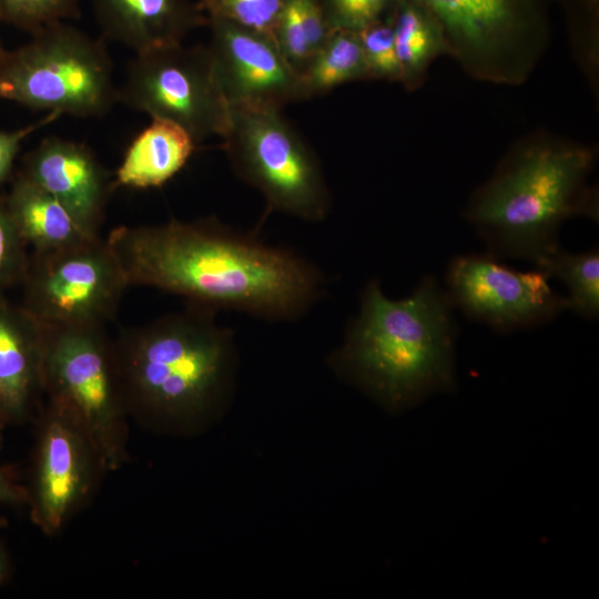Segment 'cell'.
<instances>
[{"label":"cell","instance_id":"cell-1","mask_svg":"<svg viewBox=\"0 0 599 599\" xmlns=\"http://www.w3.org/2000/svg\"><path fill=\"white\" fill-rule=\"evenodd\" d=\"M241 233L216 217L121 225L106 238L129 286H148L213 311L268 322L305 315L324 291L316 265L291 248Z\"/></svg>","mask_w":599,"mask_h":599},{"label":"cell","instance_id":"cell-2","mask_svg":"<svg viewBox=\"0 0 599 599\" xmlns=\"http://www.w3.org/2000/svg\"><path fill=\"white\" fill-rule=\"evenodd\" d=\"M454 305L433 276L402 300L387 297L378 280L361 295L333 365L390 412L414 407L456 388Z\"/></svg>","mask_w":599,"mask_h":599},{"label":"cell","instance_id":"cell-3","mask_svg":"<svg viewBox=\"0 0 599 599\" xmlns=\"http://www.w3.org/2000/svg\"><path fill=\"white\" fill-rule=\"evenodd\" d=\"M216 311L186 303L180 312L121 329L113 339L129 416L154 429L204 420L230 390L234 334Z\"/></svg>","mask_w":599,"mask_h":599},{"label":"cell","instance_id":"cell-4","mask_svg":"<svg viewBox=\"0 0 599 599\" xmlns=\"http://www.w3.org/2000/svg\"><path fill=\"white\" fill-rule=\"evenodd\" d=\"M593 149L538 135L516 145L491 179L471 196L466 219L495 257L524 258L541 266L560 250L564 221L598 220V200L587 177Z\"/></svg>","mask_w":599,"mask_h":599},{"label":"cell","instance_id":"cell-5","mask_svg":"<svg viewBox=\"0 0 599 599\" xmlns=\"http://www.w3.org/2000/svg\"><path fill=\"white\" fill-rule=\"evenodd\" d=\"M31 35L0 53V100L78 118L103 116L113 108L118 88L103 40L64 21Z\"/></svg>","mask_w":599,"mask_h":599},{"label":"cell","instance_id":"cell-6","mask_svg":"<svg viewBox=\"0 0 599 599\" xmlns=\"http://www.w3.org/2000/svg\"><path fill=\"white\" fill-rule=\"evenodd\" d=\"M222 139L235 174L266 202L258 225L272 212L309 223L326 220L332 199L322 166L282 109L230 106Z\"/></svg>","mask_w":599,"mask_h":599},{"label":"cell","instance_id":"cell-7","mask_svg":"<svg viewBox=\"0 0 599 599\" xmlns=\"http://www.w3.org/2000/svg\"><path fill=\"white\" fill-rule=\"evenodd\" d=\"M42 384L81 423L105 471L129 463V414L104 327L44 328Z\"/></svg>","mask_w":599,"mask_h":599},{"label":"cell","instance_id":"cell-8","mask_svg":"<svg viewBox=\"0 0 599 599\" xmlns=\"http://www.w3.org/2000/svg\"><path fill=\"white\" fill-rule=\"evenodd\" d=\"M22 287L23 309L43 328L104 327L129 287L106 238L32 251Z\"/></svg>","mask_w":599,"mask_h":599},{"label":"cell","instance_id":"cell-9","mask_svg":"<svg viewBox=\"0 0 599 599\" xmlns=\"http://www.w3.org/2000/svg\"><path fill=\"white\" fill-rule=\"evenodd\" d=\"M118 102L180 125L196 143L222 138L229 124L230 106L204 45L179 43L136 53L118 88Z\"/></svg>","mask_w":599,"mask_h":599},{"label":"cell","instance_id":"cell-10","mask_svg":"<svg viewBox=\"0 0 599 599\" xmlns=\"http://www.w3.org/2000/svg\"><path fill=\"white\" fill-rule=\"evenodd\" d=\"M104 471L99 451L78 418L48 400L40 416L28 489L32 522L47 536L58 534Z\"/></svg>","mask_w":599,"mask_h":599},{"label":"cell","instance_id":"cell-11","mask_svg":"<svg viewBox=\"0 0 599 599\" xmlns=\"http://www.w3.org/2000/svg\"><path fill=\"white\" fill-rule=\"evenodd\" d=\"M548 280L539 268L517 271L489 253L456 256L446 272L454 307L499 332L540 325L567 309V297Z\"/></svg>","mask_w":599,"mask_h":599},{"label":"cell","instance_id":"cell-12","mask_svg":"<svg viewBox=\"0 0 599 599\" xmlns=\"http://www.w3.org/2000/svg\"><path fill=\"white\" fill-rule=\"evenodd\" d=\"M209 50L229 106H272L307 100L301 75L274 39L231 21L207 17Z\"/></svg>","mask_w":599,"mask_h":599},{"label":"cell","instance_id":"cell-13","mask_svg":"<svg viewBox=\"0 0 599 599\" xmlns=\"http://www.w3.org/2000/svg\"><path fill=\"white\" fill-rule=\"evenodd\" d=\"M444 29L451 54L471 74L517 82L528 68L511 0H415Z\"/></svg>","mask_w":599,"mask_h":599},{"label":"cell","instance_id":"cell-14","mask_svg":"<svg viewBox=\"0 0 599 599\" xmlns=\"http://www.w3.org/2000/svg\"><path fill=\"white\" fill-rule=\"evenodd\" d=\"M19 173L50 192L89 233L99 235L114 181L87 145L49 136L26 154Z\"/></svg>","mask_w":599,"mask_h":599},{"label":"cell","instance_id":"cell-15","mask_svg":"<svg viewBox=\"0 0 599 599\" xmlns=\"http://www.w3.org/2000/svg\"><path fill=\"white\" fill-rule=\"evenodd\" d=\"M44 328L0 294V416L21 423L43 394Z\"/></svg>","mask_w":599,"mask_h":599},{"label":"cell","instance_id":"cell-16","mask_svg":"<svg viewBox=\"0 0 599 599\" xmlns=\"http://www.w3.org/2000/svg\"><path fill=\"white\" fill-rule=\"evenodd\" d=\"M104 38L136 53L182 43L196 27L207 22L191 0H91Z\"/></svg>","mask_w":599,"mask_h":599},{"label":"cell","instance_id":"cell-17","mask_svg":"<svg viewBox=\"0 0 599 599\" xmlns=\"http://www.w3.org/2000/svg\"><path fill=\"white\" fill-rule=\"evenodd\" d=\"M195 146V140L180 125L152 119L128 148L114 186L159 187L184 167Z\"/></svg>","mask_w":599,"mask_h":599},{"label":"cell","instance_id":"cell-18","mask_svg":"<svg viewBox=\"0 0 599 599\" xmlns=\"http://www.w3.org/2000/svg\"><path fill=\"white\" fill-rule=\"evenodd\" d=\"M6 201L20 234L32 251L59 250L99 236L83 229L50 192L19 172Z\"/></svg>","mask_w":599,"mask_h":599},{"label":"cell","instance_id":"cell-19","mask_svg":"<svg viewBox=\"0 0 599 599\" xmlns=\"http://www.w3.org/2000/svg\"><path fill=\"white\" fill-rule=\"evenodd\" d=\"M390 20L400 68V83L408 90L422 84L430 63L440 54L450 53L443 27L426 13L418 2L398 0Z\"/></svg>","mask_w":599,"mask_h":599},{"label":"cell","instance_id":"cell-20","mask_svg":"<svg viewBox=\"0 0 599 599\" xmlns=\"http://www.w3.org/2000/svg\"><path fill=\"white\" fill-rule=\"evenodd\" d=\"M307 99L369 79L358 32L332 31L301 74Z\"/></svg>","mask_w":599,"mask_h":599},{"label":"cell","instance_id":"cell-21","mask_svg":"<svg viewBox=\"0 0 599 599\" xmlns=\"http://www.w3.org/2000/svg\"><path fill=\"white\" fill-rule=\"evenodd\" d=\"M318 0H286L274 30V41L301 75L331 33Z\"/></svg>","mask_w":599,"mask_h":599},{"label":"cell","instance_id":"cell-22","mask_svg":"<svg viewBox=\"0 0 599 599\" xmlns=\"http://www.w3.org/2000/svg\"><path fill=\"white\" fill-rule=\"evenodd\" d=\"M549 277L561 280L568 287L567 309L587 319L599 315V251L598 247L583 253L558 250L541 266Z\"/></svg>","mask_w":599,"mask_h":599},{"label":"cell","instance_id":"cell-23","mask_svg":"<svg viewBox=\"0 0 599 599\" xmlns=\"http://www.w3.org/2000/svg\"><path fill=\"white\" fill-rule=\"evenodd\" d=\"M285 2L286 0H197L206 18H221L272 38Z\"/></svg>","mask_w":599,"mask_h":599},{"label":"cell","instance_id":"cell-24","mask_svg":"<svg viewBox=\"0 0 599 599\" xmlns=\"http://www.w3.org/2000/svg\"><path fill=\"white\" fill-rule=\"evenodd\" d=\"M80 0H0V23L30 32L79 16Z\"/></svg>","mask_w":599,"mask_h":599},{"label":"cell","instance_id":"cell-25","mask_svg":"<svg viewBox=\"0 0 599 599\" xmlns=\"http://www.w3.org/2000/svg\"><path fill=\"white\" fill-rule=\"evenodd\" d=\"M27 246L9 211L6 195H0V294L21 284L29 261Z\"/></svg>","mask_w":599,"mask_h":599},{"label":"cell","instance_id":"cell-26","mask_svg":"<svg viewBox=\"0 0 599 599\" xmlns=\"http://www.w3.org/2000/svg\"><path fill=\"white\" fill-rule=\"evenodd\" d=\"M369 79L400 81L392 21L374 22L358 32Z\"/></svg>","mask_w":599,"mask_h":599},{"label":"cell","instance_id":"cell-27","mask_svg":"<svg viewBox=\"0 0 599 599\" xmlns=\"http://www.w3.org/2000/svg\"><path fill=\"white\" fill-rule=\"evenodd\" d=\"M398 0H318L331 31L359 32L376 21Z\"/></svg>","mask_w":599,"mask_h":599},{"label":"cell","instance_id":"cell-28","mask_svg":"<svg viewBox=\"0 0 599 599\" xmlns=\"http://www.w3.org/2000/svg\"><path fill=\"white\" fill-rule=\"evenodd\" d=\"M61 114L48 112L34 123L14 131H0V183L4 182L12 172L14 160L23 140L39 129L57 121Z\"/></svg>","mask_w":599,"mask_h":599},{"label":"cell","instance_id":"cell-29","mask_svg":"<svg viewBox=\"0 0 599 599\" xmlns=\"http://www.w3.org/2000/svg\"><path fill=\"white\" fill-rule=\"evenodd\" d=\"M0 502L9 505L28 504V489L17 484L6 471L0 469Z\"/></svg>","mask_w":599,"mask_h":599},{"label":"cell","instance_id":"cell-30","mask_svg":"<svg viewBox=\"0 0 599 599\" xmlns=\"http://www.w3.org/2000/svg\"><path fill=\"white\" fill-rule=\"evenodd\" d=\"M9 573V559L0 538V586L4 582Z\"/></svg>","mask_w":599,"mask_h":599},{"label":"cell","instance_id":"cell-31","mask_svg":"<svg viewBox=\"0 0 599 599\" xmlns=\"http://www.w3.org/2000/svg\"><path fill=\"white\" fill-rule=\"evenodd\" d=\"M6 424H7L6 420L0 416V446L2 443V430Z\"/></svg>","mask_w":599,"mask_h":599},{"label":"cell","instance_id":"cell-32","mask_svg":"<svg viewBox=\"0 0 599 599\" xmlns=\"http://www.w3.org/2000/svg\"><path fill=\"white\" fill-rule=\"evenodd\" d=\"M4 50L3 45H2V42H1V39H0V53Z\"/></svg>","mask_w":599,"mask_h":599}]
</instances>
